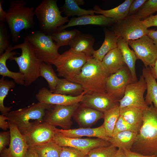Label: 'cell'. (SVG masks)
<instances>
[{"label":"cell","mask_w":157,"mask_h":157,"mask_svg":"<svg viewBox=\"0 0 157 157\" xmlns=\"http://www.w3.org/2000/svg\"><path fill=\"white\" fill-rule=\"evenodd\" d=\"M143 113V123L130 150L157 157V109L152 104Z\"/></svg>","instance_id":"obj_1"},{"label":"cell","mask_w":157,"mask_h":157,"mask_svg":"<svg viewBox=\"0 0 157 157\" xmlns=\"http://www.w3.org/2000/svg\"><path fill=\"white\" fill-rule=\"evenodd\" d=\"M26 4L23 0H13L7 11L6 21L12 40L14 43L18 42L22 30L35 29L34 7H28Z\"/></svg>","instance_id":"obj_2"},{"label":"cell","mask_w":157,"mask_h":157,"mask_svg":"<svg viewBox=\"0 0 157 157\" xmlns=\"http://www.w3.org/2000/svg\"><path fill=\"white\" fill-rule=\"evenodd\" d=\"M109 75L101 61L89 58L80 73L69 81L81 85L85 94L106 92V81Z\"/></svg>","instance_id":"obj_3"},{"label":"cell","mask_w":157,"mask_h":157,"mask_svg":"<svg viewBox=\"0 0 157 157\" xmlns=\"http://www.w3.org/2000/svg\"><path fill=\"white\" fill-rule=\"evenodd\" d=\"M52 105L38 102L5 115L8 120L15 123L20 132L26 135L34 127L44 122L46 110Z\"/></svg>","instance_id":"obj_4"},{"label":"cell","mask_w":157,"mask_h":157,"mask_svg":"<svg viewBox=\"0 0 157 157\" xmlns=\"http://www.w3.org/2000/svg\"><path fill=\"white\" fill-rule=\"evenodd\" d=\"M57 4V0H44L36 8L34 14L38 19L39 30L51 35L57 31L69 20L68 17H63Z\"/></svg>","instance_id":"obj_5"},{"label":"cell","mask_w":157,"mask_h":157,"mask_svg":"<svg viewBox=\"0 0 157 157\" xmlns=\"http://www.w3.org/2000/svg\"><path fill=\"white\" fill-rule=\"evenodd\" d=\"M20 49L21 55L14 56V60L17 65L19 72L24 75L25 86L27 87L35 81L40 76V69L42 62L36 56L29 42L25 38L23 43L15 45L14 50Z\"/></svg>","instance_id":"obj_6"},{"label":"cell","mask_w":157,"mask_h":157,"mask_svg":"<svg viewBox=\"0 0 157 157\" xmlns=\"http://www.w3.org/2000/svg\"><path fill=\"white\" fill-rule=\"evenodd\" d=\"M24 38L30 43L36 56L42 62L53 64L60 55L51 35L34 29L26 33Z\"/></svg>","instance_id":"obj_7"},{"label":"cell","mask_w":157,"mask_h":157,"mask_svg":"<svg viewBox=\"0 0 157 157\" xmlns=\"http://www.w3.org/2000/svg\"><path fill=\"white\" fill-rule=\"evenodd\" d=\"M90 57L70 49L65 51L53 62L58 76L70 80L80 72Z\"/></svg>","instance_id":"obj_8"},{"label":"cell","mask_w":157,"mask_h":157,"mask_svg":"<svg viewBox=\"0 0 157 157\" xmlns=\"http://www.w3.org/2000/svg\"><path fill=\"white\" fill-rule=\"evenodd\" d=\"M111 31L119 38L128 42L147 35L148 29L142 20L134 14L128 15L123 20L117 22Z\"/></svg>","instance_id":"obj_9"},{"label":"cell","mask_w":157,"mask_h":157,"mask_svg":"<svg viewBox=\"0 0 157 157\" xmlns=\"http://www.w3.org/2000/svg\"><path fill=\"white\" fill-rule=\"evenodd\" d=\"M80 103L69 105H52L46 111L44 122L55 127H60L64 130L70 128L72 122L71 119Z\"/></svg>","instance_id":"obj_10"},{"label":"cell","mask_w":157,"mask_h":157,"mask_svg":"<svg viewBox=\"0 0 157 157\" xmlns=\"http://www.w3.org/2000/svg\"><path fill=\"white\" fill-rule=\"evenodd\" d=\"M53 141L61 147H73L87 155L94 148L108 146L111 144L108 141L97 138L93 139L68 137L56 131L54 135Z\"/></svg>","instance_id":"obj_11"},{"label":"cell","mask_w":157,"mask_h":157,"mask_svg":"<svg viewBox=\"0 0 157 157\" xmlns=\"http://www.w3.org/2000/svg\"><path fill=\"white\" fill-rule=\"evenodd\" d=\"M147 88L146 81L142 75L138 81L126 87L124 96L119 101L120 108L131 106L143 110L148 108L144 97Z\"/></svg>","instance_id":"obj_12"},{"label":"cell","mask_w":157,"mask_h":157,"mask_svg":"<svg viewBox=\"0 0 157 157\" xmlns=\"http://www.w3.org/2000/svg\"><path fill=\"white\" fill-rule=\"evenodd\" d=\"M128 43L144 67L154 66L157 59V49L149 37L145 35L138 39L129 40Z\"/></svg>","instance_id":"obj_13"},{"label":"cell","mask_w":157,"mask_h":157,"mask_svg":"<svg viewBox=\"0 0 157 157\" xmlns=\"http://www.w3.org/2000/svg\"><path fill=\"white\" fill-rule=\"evenodd\" d=\"M133 83L131 73L125 65L107 77L105 83L106 92L119 100L124 96L127 86Z\"/></svg>","instance_id":"obj_14"},{"label":"cell","mask_w":157,"mask_h":157,"mask_svg":"<svg viewBox=\"0 0 157 157\" xmlns=\"http://www.w3.org/2000/svg\"><path fill=\"white\" fill-rule=\"evenodd\" d=\"M10 139L9 146L1 152V157H25L29 147L26 137L19 131L16 124L8 121Z\"/></svg>","instance_id":"obj_15"},{"label":"cell","mask_w":157,"mask_h":157,"mask_svg":"<svg viewBox=\"0 0 157 157\" xmlns=\"http://www.w3.org/2000/svg\"><path fill=\"white\" fill-rule=\"evenodd\" d=\"M119 101L106 92L85 94L80 103L103 113L119 104Z\"/></svg>","instance_id":"obj_16"},{"label":"cell","mask_w":157,"mask_h":157,"mask_svg":"<svg viewBox=\"0 0 157 157\" xmlns=\"http://www.w3.org/2000/svg\"><path fill=\"white\" fill-rule=\"evenodd\" d=\"M85 94L83 92L78 96L62 95L53 93L46 87H43L39 89L35 97L38 102L40 103L66 106L80 103Z\"/></svg>","instance_id":"obj_17"},{"label":"cell","mask_w":157,"mask_h":157,"mask_svg":"<svg viewBox=\"0 0 157 157\" xmlns=\"http://www.w3.org/2000/svg\"><path fill=\"white\" fill-rule=\"evenodd\" d=\"M56 128L46 122L34 127L25 135L29 147L53 141Z\"/></svg>","instance_id":"obj_18"},{"label":"cell","mask_w":157,"mask_h":157,"mask_svg":"<svg viewBox=\"0 0 157 157\" xmlns=\"http://www.w3.org/2000/svg\"><path fill=\"white\" fill-rule=\"evenodd\" d=\"M117 21L114 19L107 17L103 15H88L73 17L67 24L59 28L57 31H61L70 27L79 25H93L109 26L114 24Z\"/></svg>","instance_id":"obj_19"},{"label":"cell","mask_w":157,"mask_h":157,"mask_svg":"<svg viewBox=\"0 0 157 157\" xmlns=\"http://www.w3.org/2000/svg\"><path fill=\"white\" fill-rule=\"evenodd\" d=\"M73 117L80 128H90L99 120L103 118L104 114L103 112L85 106L80 103Z\"/></svg>","instance_id":"obj_20"},{"label":"cell","mask_w":157,"mask_h":157,"mask_svg":"<svg viewBox=\"0 0 157 157\" xmlns=\"http://www.w3.org/2000/svg\"><path fill=\"white\" fill-rule=\"evenodd\" d=\"M55 130L69 138H81L83 136L95 137L109 142L110 138L108 135L103 124L95 128H79L64 130L56 128Z\"/></svg>","instance_id":"obj_21"},{"label":"cell","mask_w":157,"mask_h":157,"mask_svg":"<svg viewBox=\"0 0 157 157\" xmlns=\"http://www.w3.org/2000/svg\"><path fill=\"white\" fill-rule=\"evenodd\" d=\"M94 41L95 39L92 35L79 31L70 43V49L92 57L94 51L93 48Z\"/></svg>","instance_id":"obj_22"},{"label":"cell","mask_w":157,"mask_h":157,"mask_svg":"<svg viewBox=\"0 0 157 157\" xmlns=\"http://www.w3.org/2000/svg\"><path fill=\"white\" fill-rule=\"evenodd\" d=\"M13 46L12 44L5 50L4 53L0 55V75L2 77H7L13 79L14 82L19 85H24V81L23 75L20 72H14L10 71L7 67L6 61H10L15 55L18 54L13 51Z\"/></svg>","instance_id":"obj_23"},{"label":"cell","mask_w":157,"mask_h":157,"mask_svg":"<svg viewBox=\"0 0 157 157\" xmlns=\"http://www.w3.org/2000/svg\"><path fill=\"white\" fill-rule=\"evenodd\" d=\"M101 63L109 75L115 73L126 65L122 53L118 47L108 52Z\"/></svg>","instance_id":"obj_24"},{"label":"cell","mask_w":157,"mask_h":157,"mask_svg":"<svg viewBox=\"0 0 157 157\" xmlns=\"http://www.w3.org/2000/svg\"><path fill=\"white\" fill-rule=\"evenodd\" d=\"M142 75L147 84V93L145 101L148 106L154 104L157 109V83L152 75L149 67H144L142 70Z\"/></svg>","instance_id":"obj_25"},{"label":"cell","mask_w":157,"mask_h":157,"mask_svg":"<svg viewBox=\"0 0 157 157\" xmlns=\"http://www.w3.org/2000/svg\"><path fill=\"white\" fill-rule=\"evenodd\" d=\"M133 0H126L117 6L108 10L101 9L99 6H94L95 13L103 15L107 17L116 19L117 22L121 21L129 15V9Z\"/></svg>","instance_id":"obj_26"},{"label":"cell","mask_w":157,"mask_h":157,"mask_svg":"<svg viewBox=\"0 0 157 157\" xmlns=\"http://www.w3.org/2000/svg\"><path fill=\"white\" fill-rule=\"evenodd\" d=\"M117 45L122 53L124 62L131 73L133 82L137 81L135 64L138 59L134 51L129 48L128 42L121 38H119Z\"/></svg>","instance_id":"obj_27"},{"label":"cell","mask_w":157,"mask_h":157,"mask_svg":"<svg viewBox=\"0 0 157 157\" xmlns=\"http://www.w3.org/2000/svg\"><path fill=\"white\" fill-rule=\"evenodd\" d=\"M105 38L100 47L94 50L92 57L101 61L105 56L110 51L117 47L119 38L111 30L105 29Z\"/></svg>","instance_id":"obj_28"},{"label":"cell","mask_w":157,"mask_h":157,"mask_svg":"<svg viewBox=\"0 0 157 157\" xmlns=\"http://www.w3.org/2000/svg\"><path fill=\"white\" fill-rule=\"evenodd\" d=\"M138 134L130 131H122L110 138L109 142L118 149L131 150Z\"/></svg>","instance_id":"obj_29"},{"label":"cell","mask_w":157,"mask_h":157,"mask_svg":"<svg viewBox=\"0 0 157 157\" xmlns=\"http://www.w3.org/2000/svg\"><path fill=\"white\" fill-rule=\"evenodd\" d=\"M84 92L82 86L65 78H60L53 93L62 95L78 96Z\"/></svg>","instance_id":"obj_30"},{"label":"cell","mask_w":157,"mask_h":157,"mask_svg":"<svg viewBox=\"0 0 157 157\" xmlns=\"http://www.w3.org/2000/svg\"><path fill=\"white\" fill-rule=\"evenodd\" d=\"M119 114L130 124L141 128L143 122L142 109L133 107H126L120 108Z\"/></svg>","instance_id":"obj_31"},{"label":"cell","mask_w":157,"mask_h":157,"mask_svg":"<svg viewBox=\"0 0 157 157\" xmlns=\"http://www.w3.org/2000/svg\"><path fill=\"white\" fill-rule=\"evenodd\" d=\"M120 109L119 103L103 112L104 122L103 124L108 135L110 138L113 136L115 125L120 115Z\"/></svg>","instance_id":"obj_32"},{"label":"cell","mask_w":157,"mask_h":157,"mask_svg":"<svg viewBox=\"0 0 157 157\" xmlns=\"http://www.w3.org/2000/svg\"><path fill=\"white\" fill-rule=\"evenodd\" d=\"M61 9L64 12L66 16L78 17L91 15H94L95 11L94 9L86 10L83 9L79 6L76 0H65L64 5L61 7Z\"/></svg>","instance_id":"obj_33"},{"label":"cell","mask_w":157,"mask_h":157,"mask_svg":"<svg viewBox=\"0 0 157 157\" xmlns=\"http://www.w3.org/2000/svg\"><path fill=\"white\" fill-rule=\"evenodd\" d=\"M33 147L39 157H59L62 147L53 141Z\"/></svg>","instance_id":"obj_34"},{"label":"cell","mask_w":157,"mask_h":157,"mask_svg":"<svg viewBox=\"0 0 157 157\" xmlns=\"http://www.w3.org/2000/svg\"><path fill=\"white\" fill-rule=\"evenodd\" d=\"M40 76L46 80L49 90L53 92L60 78L58 77L51 65L42 62L40 67Z\"/></svg>","instance_id":"obj_35"},{"label":"cell","mask_w":157,"mask_h":157,"mask_svg":"<svg viewBox=\"0 0 157 157\" xmlns=\"http://www.w3.org/2000/svg\"><path fill=\"white\" fill-rule=\"evenodd\" d=\"M79 31L76 29L71 31L65 29L57 31L52 34L51 35L56 46L59 48L62 46L69 45Z\"/></svg>","instance_id":"obj_36"},{"label":"cell","mask_w":157,"mask_h":157,"mask_svg":"<svg viewBox=\"0 0 157 157\" xmlns=\"http://www.w3.org/2000/svg\"><path fill=\"white\" fill-rule=\"evenodd\" d=\"M15 83L14 81L5 79L3 77L0 79V111L2 115H5L11 109L12 106L6 107L3 102L10 90L15 87Z\"/></svg>","instance_id":"obj_37"},{"label":"cell","mask_w":157,"mask_h":157,"mask_svg":"<svg viewBox=\"0 0 157 157\" xmlns=\"http://www.w3.org/2000/svg\"><path fill=\"white\" fill-rule=\"evenodd\" d=\"M112 144L94 148L88 154V157H115L118 149Z\"/></svg>","instance_id":"obj_38"},{"label":"cell","mask_w":157,"mask_h":157,"mask_svg":"<svg viewBox=\"0 0 157 157\" xmlns=\"http://www.w3.org/2000/svg\"><path fill=\"white\" fill-rule=\"evenodd\" d=\"M156 11L157 0H148L147 1L135 15L141 20H144Z\"/></svg>","instance_id":"obj_39"},{"label":"cell","mask_w":157,"mask_h":157,"mask_svg":"<svg viewBox=\"0 0 157 157\" xmlns=\"http://www.w3.org/2000/svg\"><path fill=\"white\" fill-rule=\"evenodd\" d=\"M10 33L4 22H0V55L3 53L12 44L10 40Z\"/></svg>","instance_id":"obj_40"},{"label":"cell","mask_w":157,"mask_h":157,"mask_svg":"<svg viewBox=\"0 0 157 157\" xmlns=\"http://www.w3.org/2000/svg\"><path fill=\"white\" fill-rule=\"evenodd\" d=\"M140 128V127L133 126L130 124L126 121L121 116L119 115L115 125L113 131V136L119 132L127 131H131L138 133Z\"/></svg>","instance_id":"obj_41"},{"label":"cell","mask_w":157,"mask_h":157,"mask_svg":"<svg viewBox=\"0 0 157 157\" xmlns=\"http://www.w3.org/2000/svg\"><path fill=\"white\" fill-rule=\"evenodd\" d=\"M59 157H88V155L75 148L63 147Z\"/></svg>","instance_id":"obj_42"},{"label":"cell","mask_w":157,"mask_h":157,"mask_svg":"<svg viewBox=\"0 0 157 157\" xmlns=\"http://www.w3.org/2000/svg\"><path fill=\"white\" fill-rule=\"evenodd\" d=\"M10 139V131L1 132L0 133V153L9 145Z\"/></svg>","instance_id":"obj_43"},{"label":"cell","mask_w":157,"mask_h":157,"mask_svg":"<svg viewBox=\"0 0 157 157\" xmlns=\"http://www.w3.org/2000/svg\"><path fill=\"white\" fill-rule=\"evenodd\" d=\"M146 0H134L131 3L129 9V15L135 14L147 1Z\"/></svg>","instance_id":"obj_44"},{"label":"cell","mask_w":157,"mask_h":157,"mask_svg":"<svg viewBox=\"0 0 157 157\" xmlns=\"http://www.w3.org/2000/svg\"><path fill=\"white\" fill-rule=\"evenodd\" d=\"M142 21L147 28L153 26H157V14L151 15L142 20Z\"/></svg>","instance_id":"obj_45"},{"label":"cell","mask_w":157,"mask_h":157,"mask_svg":"<svg viewBox=\"0 0 157 157\" xmlns=\"http://www.w3.org/2000/svg\"><path fill=\"white\" fill-rule=\"evenodd\" d=\"M123 150L126 157H156L154 156L142 155L126 149H124Z\"/></svg>","instance_id":"obj_46"},{"label":"cell","mask_w":157,"mask_h":157,"mask_svg":"<svg viewBox=\"0 0 157 157\" xmlns=\"http://www.w3.org/2000/svg\"><path fill=\"white\" fill-rule=\"evenodd\" d=\"M8 120V118L3 115H0V128L4 131L9 128V125L8 122L5 121Z\"/></svg>","instance_id":"obj_47"},{"label":"cell","mask_w":157,"mask_h":157,"mask_svg":"<svg viewBox=\"0 0 157 157\" xmlns=\"http://www.w3.org/2000/svg\"><path fill=\"white\" fill-rule=\"evenodd\" d=\"M147 35L153 40L157 49V30L154 29L148 30Z\"/></svg>","instance_id":"obj_48"},{"label":"cell","mask_w":157,"mask_h":157,"mask_svg":"<svg viewBox=\"0 0 157 157\" xmlns=\"http://www.w3.org/2000/svg\"><path fill=\"white\" fill-rule=\"evenodd\" d=\"M3 2V0H0V22H4L6 21L7 12L4 11L2 8V3Z\"/></svg>","instance_id":"obj_49"},{"label":"cell","mask_w":157,"mask_h":157,"mask_svg":"<svg viewBox=\"0 0 157 157\" xmlns=\"http://www.w3.org/2000/svg\"><path fill=\"white\" fill-rule=\"evenodd\" d=\"M25 157H39L33 147H29Z\"/></svg>","instance_id":"obj_50"},{"label":"cell","mask_w":157,"mask_h":157,"mask_svg":"<svg viewBox=\"0 0 157 157\" xmlns=\"http://www.w3.org/2000/svg\"><path fill=\"white\" fill-rule=\"evenodd\" d=\"M149 68L153 76L157 79V59L154 66Z\"/></svg>","instance_id":"obj_51"},{"label":"cell","mask_w":157,"mask_h":157,"mask_svg":"<svg viewBox=\"0 0 157 157\" xmlns=\"http://www.w3.org/2000/svg\"><path fill=\"white\" fill-rule=\"evenodd\" d=\"M115 157H126L123 149H118L117 152Z\"/></svg>","instance_id":"obj_52"},{"label":"cell","mask_w":157,"mask_h":157,"mask_svg":"<svg viewBox=\"0 0 157 157\" xmlns=\"http://www.w3.org/2000/svg\"><path fill=\"white\" fill-rule=\"evenodd\" d=\"M76 2L79 6L83 5L84 4V2L83 0H76Z\"/></svg>","instance_id":"obj_53"}]
</instances>
